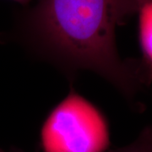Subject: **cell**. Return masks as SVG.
I'll return each mask as SVG.
<instances>
[{"label":"cell","mask_w":152,"mask_h":152,"mask_svg":"<svg viewBox=\"0 0 152 152\" xmlns=\"http://www.w3.org/2000/svg\"><path fill=\"white\" fill-rule=\"evenodd\" d=\"M140 40L145 55L144 59L152 65V0L140 7Z\"/></svg>","instance_id":"obj_3"},{"label":"cell","mask_w":152,"mask_h":152,"mask_svg":"<svg viewBox=\"0 0 152 152\" xmlns=\"http://www.w3.org/2000/svg\"><path fill=\"white\" fill-rule=\"evenodd\" d=\"M0 152H4L3 151H0ZM9 152H24L21 150H20V149H17V148H11L10 150V151Z\"/></svg>","instance_id":"obj_7"},{"label":"cell","mask_w":152,"mask_h":152,"mask_svg":"<svg viewBox=\"0 0 152 152\" xmlns=\"http://www.w3.org/2000/svg\"><path fill=\"white\" fill-rule=\"evenodd\" d=\"M14 1H15V2H17V3L20 4L25 5V4H27L28 3H29L31 0H14Z\"/></svg>","instance_id":"obj_6"},{"label":"cell","mask_w":152,"mask_h":152,"mask_svg":"<svg viewBox=\"0 0 152 152\" xmlns=\"http://www.w3.org/2000/svg\"><path fill=\"white\" fill-rule=\"evenodd\" d=\"M139 10L135 0H39L24 17L21 36L66 74L93 71L132 99L151 83L152 65L122 59L115 31Z\"/></svg>","instance_id":"obj_1"},{"label":"cell","mask_w":152,"mask_h":152,"mask_svg":"<svg viewBox=\"0 0 152 152\" xmlns=\"http://www.w3.org/2000/svg\"><path fill=\"white\" fill-rule=\"evenodd\" d=\"M107 152H152V125L142 131L132 144Z\"/></svg>","instance_id":"obj_4"},{"label":"cell","mask_w":152,"mask_h":152,"mask_svg":"<svg viewBox=\"0 0 152 152\" xmlns=\"http://www.w3.org/2000/svg\"><path fill=\"white\" fill-rule=\"evenodd\" d=\"M42 152H107L110 134L102 113L72 90L41 129Z\"/></svg>","instance_id":"obj_2"},{"label":"cell","mask_w":152,"mask_h":152,"mask_svg":"<svg viewBox=\"0 0 152 152\" xmlns=\"http://www.w3.org/2000/svg\"><path fill=\"white\" fill-rule=\"evenodd\" d=\"M149 1H151V0H135V2L137 3L138 6L140 7H140H141L143 4H145V3L149 2Z\"/></svg>","instance_id":"obj_5"}]
</instances>
